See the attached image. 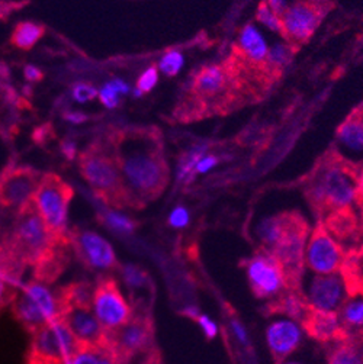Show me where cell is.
I'll use <instances>...</instances> for the list:
<instances>
[{"label":"cell","instance_id":"cell-6","mask_svg":"<svg viewBox=\"0 0 363 364\" xmlns=\"http://www.w3.org/2000/svg\"><path fill=\"white\" fill-rule=\"evenodd\" d=\"M73 198L71 186L60 176L46 174L36 188L32 203L43 218L47 228L58 241H70L68 223V205Z\"/></svg>","mask_w":363,"mask_h":364},{"label":"cell","instance_id":"cell-11","mask_svg":"<svg viewBox=\"0 0 363 364\" xmlns=\"http://www.w3.org/2000/svg\"><path fill=\"white\" fill-rule=\"evenodd\" d=\"M308 240V225L304 218L297 212H288L286 228L270 251L275 259L282 264L288 280L298 279L304 270V252Z\"/></svg>","mask_w":363,"mask_h":364},{"label":"cell","instance_id":"cell-34","mask_svg":"<svg viewBox=\"0 0 363 364\" xmlns=\"http://www.w3.org/2000/svg\"><path fill=\"white\" fill-rule=\"evenodd\" d=\"M182 65H184V57H182V54L179 51H169L160 60V64H159L160 70L169 77L176 76L179 70L182 68Z\"/></svg>","mask_w":363,"mask_h":364},{"label":"cell","instance_id":"cell-4","mask_svg":"<svg viewBox=\"0 0 363 364\" xmlns=\"http://www.w3.org/2000/svg\"><path fill=\"white\" fill-rule=\"evenodd\" d=\"M79 167L99 199L115 208L128 205L122 177L114 156L106 153L100 144L90 145L80 154Z\"/></svg>","mask_w":363,"mask_h":364},{"label":"cell","instance_id":"cell-38","mask_svg":"<svg viewBox=\"0 0 363 364\" xmlns=\"http://www.w3.org/2000/svg\"><path fill=\"white\" fill-rule=\"evenodd\" d=\"M191 221V215L186 208L177 206L169 215V225L173 228H185Z\"/></svg>","mask_w":363,"mask_h":364},{"label":"cell","instance_id":"cell-18","mask_svg":"<svg viewBox=\"0 0 363 364\" xmlns=\"http://www.w3.org/2000/svg\"><path fill=\"white\" fill-rule=\"evenodd\" d=\"M304 326L294 318H278L266 328V343L272 354L285 358L293 354L302 343Z\"/></svg>","mask_w":363,"mask_h":364},{"label":"cell","instance_id":"cell-39","mask_svg":"<svg viewBox=\"0 0 363 364\" xmlns=\"http://www.w3.org/2000/svg\"><path fill=\"white\" fill-rule=\"evenodd\" d=\"M196 322L199 323L201 330H202V333L205 334L206 338L212 340V338H215V337L218 336V325H216V322H215L211 316L201 314V315L196 318Z\"/></svg>","mask_w":363,"mask_h":364},{"label":"cell","instance_id":"cell-16","mask_svg":"<svg viewBox=\"0 0 363 364\" xmlns=\"http://www.w3.org/2000/svg\"><path fill=\"white\" fill-rule=\"evenodd\" d=\"M61 319L68 326V330L76 337L80 346H100L106 344L107 333L93 315L89 306L65 305Z\"/></svg>","mask_w":363,"mask_h":364},{"label":"cell","instance_id":"cell-17","mask_svg":"<svg viewBox=\"0 0 363 364\" xmlns=\"http://www.w3.org/2000/svg\"><path fill=\"white\" fill-rule=\"evenodd\" d=\"M150 337V325L144 319L132 316L131 321H128L117 331L107 333L106 344L121 360L122 357H128L144 350L149 346Z\"/></svg>","mask_w":363,"mask_h":364},{"label":"cell","instance_id":"cell-41","mask_svg":"<svg viewBox=\"0 0 363 364\" xmlns=\"http://www.w3.org/2000/svg\"><path fill=\"white\" fill-rule=\"evenodd\" d=\"M23 75H25V79L28 82H32V83L40 82L44 77L43 71L38 67H35V65H26L25 70H23Z\"/></svg>","mask_w":363,"mask_h":364},{"label":"cell","instance_id":"cell-31","mask_svg":"<svg viewBox=\"0 0 363 364\" xmlns=\"http://www.w3.org/2000/svg\"><path fill=\"white\" fill-rule=\"evenodd\" d=\"M121 276L125 284L130 286L131 289H141L147 283V274L134 264H125L121 270Z\"/></svg>","mask_w":363,"mask_h":364},{"label":"cell","instance_id":"cell-14","mask_svg":"<svg viewBox=\"0 0 363 364\" xmlns=\"http://www.w3.org/2000/svg\"><path fill=\"white\" fill-rule=\"evenodd\" d=\"M40 173L29 167H12L0 177V205L16 212L32 202Z\"/></svg>","mask_w":363,"mask_h":364},{"label":"cell","instance_id":"cell-5","mask_svg":"<svg viewBox=\"0 0 363 364\" xmlns=\"http://www.w3.org/2000/svg\"><path fill=\"white\" fill-rule=\"evenodd\" d=\"M12 301L16 318L32 331L61 318L65 308L63 290L58 292L43 280L25 284Z\"/></svg>","mask_w":363,"mask_h":364},{"label":"cell","instance_id":"cell-22","mask_svg":"<svg viewBox=\"0 0 363 364\" xmlns=\"http://www.w3.org/2000/svg\"><path fill=\"white\" fill-rule=\"evenodd\" d=\"M342 328L350 334H363V289L350 294L337 312Z\"/></svg>","mask_w":363,"mask_h":364},{"label":"cell","instance_id":"cell-47","mask_svg":"<svg viewBox=\"0 0 363 364\" xmlns=\"http://www.w3.org/2000/svg\"><path fill=\"white\" fill-rule=\"evenodd\" d=\"M185 314H186L189 318H192V319H196V318L201 315L198 306H195V305L186 306V308H185Z\"/></svg>","mask_w":363,"mask_h":364},{"label":"cell","instance_id":"cell-48","mask_svg":"<svg viewBox=\"0 0 363 364\" xmlns=\"http://www.w3.org/2000/svg\"><path fill=\"white\" fill-rule=\"evenodd\" d=\"M31 364H48V363H44V361H40V360H35V358H31Z\"/></svg>","mask_w":363,"mask_h":364},{"label":"cell","instance_id":"cell-8","mask_svg":"<svg viewBox=\"0 0 363 364\" xmlns=\"http://www.w3.org/2000/svg\"><path fill=\"white\" fill-rule=\"evenodd\" d=\"M80 347L65 322L58 318L33 331L32 358L48 364H64Z\"/></svg>","mask_w":363,"mask_h":364},{"label":"cell","instance_id":"cell-32","mask_svg":"<svg viewBox=\"0 0 363 364\" xmlns=\"http://www.w3.org/2000/svg\"><path fill=\"white\" fill-rule=\"evenodd\" d=\"M157 80H159V71L156 67H150L145 70L137 82V87H135V93H134L135 97L152 92L154 89V86L157 85Z\"/></svg>","mask_w":363,"mask_h":364},{"label":"cell","instance_id":"cell-37","mask_svg":"<svg viewBox=\"0 0 363 364\" xmlns=\"http://www.w3.org/2000/svg\"><path fill=\"white\" fill-rule=\"evenodd\" d=\"M71 96L79 103H86L98 96V90L89 83H78L71 89Z\"/></svg>","mask_w":363,"mask_h":364},{"label":"cell","instance_id":"cell-21","mask_svg":"<svg viewBox=\"0 0 363 364\" xmlns=\"http://www.w3.org/2000/svg\"><path fill=\"white\" fill-rule=\"evenodd\" d=\"M322 227L337 241L353 237L359 230V220L354 212V206L335 210L324 216Z\"/></svg>","mask_w":363,"mask_h":364},{"label":"cell","instance_id":"cell-44","mask_svg":"<svg viewBox=\"0 0 363 364\" xmlns=\"http://www.w3.org/2000/svg\"><path fill=\"white\" fill-rule=\"evenodd\" d=\"M61 153L68 159V160H73L76 157V144L70 141V139H65L61 142Z\"/></svg>","mask_w":363,"mask_h":364},{"label":"cell","instance_id":"cell-12","mask_svg":"<svg viewBox=\"0 0 363 364\" xmlns=\"http://www.w3.org/2000/svg\"><path fill=\"white\" fill-rule=\"evenodd\" d=\"M304 267L311 274L340 273L344 267L343 247L322 225H318L307 240Z\"/></svg>","mask_w":363,"mask_h":364},{"label":"cell","instance_id":"cell-46","mask_svg":"<svg viewBox=\"0 0 363 364\" xmlns=\"http://www.w3.org/2000/svg\"><path fill=\"white\" fill-rule=\"evenodd\" d=\"M64 119L71 122V124H83L89 118L82 112H67V114H64Z\"/></svg>","mask_w":363,"mask_h":364},{"label":"cell","instance_id":"cell-23","mask_svg":"<svg viewBox=\"0 0 363 364\" xmlns=\"http://www.w3.org/2000/svg\"><path fill=\"white\" fill-rule=\"evenodd\" d=\"M64 364H120V358L107 344L82 346Z\"/></svg>","mask_w":363,"mask_h":364},{"label":"cell","instance_id":"cell-10","mask_svg":"<svg viewBox=\"0 0 363 364\" xmlns=\"http://www.w3.org/2000/svg\"><path fill=\"white\" fill-rule=\"evenodd\" d=\"M93 315L106 333H114L132 319V308L112 279H102L95 284L90 304Z\"/></svg>","mask_w":363,"mask_h":364},{"label":"cell","instance_id":"cell-36","mask_svg":"<svg viewBox=\"0 0 363 364\" xmlns=\"http://www.w3.org/2000/svg\"><path fill=\"white\" fill-rule=\"evenodd\" d=\"M14 277L0 266V308L5 306L14 299V292H12V284L11 280Z\"/></svg>","mask_w":363,"mask_h":364},{"label":"cell","instance_id":"cell-33","mask_svg":"<svg viewBox=\"0 0 363 364\" xmlns=\"http://www.w3.org/2000/svg\"><path fill=\"white\" fill-rule=\"evenodd\" d=\"M308 306L305 305L304 299L295 296V295H288L280 301V309L289 316L294 319H300L304 315V311Z\"/></svg>","mask_w":363,"mask_h":364},{"label":"cell","instance_id":"cell-42","mask_svg":"<svg viewBox=\"0 0 363 364\" xmlns=\"http://www.w3.org/2000/svg\"><path fill=\"white\" fill-rule=\"evenodd\" d=\"M265 2L278 18H280L285 9L288 8V0H265Z\"/></svg>","mask_w":363,"mask_h":364},{"label":"cell","instance_id":"cell-15","mask_svg":"<svg viewBox=\"0 0 363 364\" xmlns=\"http://www.w3.org/2000/svg\"><path fill=\"white\" fill-rule=\"evenodd\" d=\"M70 241L89 269L96 272L115 269L118 262L114 247L100 234L89 230L76 231L75 234H70Z\"/></svg>","mask_w":363,"mask_h":364},{"label":"cell","instance_id":"cell-43","mask_svg":"<svg viewBox=\"0 0 363 364\" xmlns=\"http://www.w3.org/2000/svg\"><path fill=\"white\" fill-rule=\"evenodd\" d=\"M356 206L363 212V164L356 183Z\"/></svg>","mask_w":363,"mask_h":364},{"label":"cell","instance_id":"cell-7","mask_svg":"<svg viewBox=\"0 0 363 364\" xmlns=\"http://www.w3.org/2000/svg\"><path fill=\"white\" fill-rule=\"evenodd\" d=\"M330 9L332 2L329 0H297L279 18L280 36L297 53L311 40Z\"/></svg>","mask_w":363,"mask_h":364},{"label":"cell","instance_id":"cell-3","mask_svg":"<svg viewBox=\"0 0 363 364\" xmlns=\"http://www.w3.org/2000/svg\"><path fill=\"white\" fill-rule=\"evenodd\" d=\"M61 242L68 241H58L47 228L33 203L29 202L18 210L12 235L5 250L0 251L18 267L22 264L36 266Z\"/></svg>","mask_w":363,"mask_h":364},{"label":"cell","instance_id":"cell-27","mask_svg":"<svg viewBox=\"0 0 363 364\" xmlns=\"http://www.w3.org/2000/svg\"><path fill=\"white\" fill-rule=\"evenodd\" d=\"M102 223L115 234L127 235L135 230V223L130 216L122 215L117 210H106L102 213Z\"/></svg>","mask_w":363,"mask_h":364},{"label":"cell","instance_id":"cell-24","mask_svg":"<svg viewBox=\"0 0 363 364\" xmlns=\"http://www.w3.org/2000/svg\"><path fill=\"white\" fill-rule=\"evenodd\" d=\"M286 221H288V212L266 218V220H263L258 225V230H256L258 240L268 250V252H270L282 238L286 228Z\"/></svg>","mask_w":363,"mask_h":364},{"label":"cell","instance_id":"cell-30","mask_svg":"<svg viewBox=\"0 0 363 364\" xmlns=\"http://www.w3.org/2000/svg\"><path fill=\"white\" fill-rule=\"evenodd\" d=\"M329 364H363V353L354 344L342 343L332 351Z\"/></svg>","mask_w":363,"mask_h":364},{"label":"cell","instance_id":"cell-40","mask_svg":"<svg viewBox=\"0 0 363 364\" xmlns=\"http://www.w3.org/2000/svg\"><path fill=\"white\" fill-rule=\"evenodd\" d=\"M230 326H231V331H233L236 340H237L241 346H247L250 340H248V333H247V330H246V326H244L240 321H237V319H233L231 323H230Z\"/></svg>","mask_w":363,"mask_h":364},{"label":"cell","instance_id":"cell-26","mask_svg":"<svg viewBox=\"0 0 363 364\" xmlns=\"http://www.w3.org/2000/svg\"><path fill=\"white\" fill-rule=\"evenodd\" d=\"M95 286L86 282L73 283L63 290V296L65 305H76V306H89L93 298Z\"/></svg>","mask_w":363,"mask_h":364},{"label":"cell","instance_id":"cell-9","mask_svg":"<svg viewBox=\"0 0 363 364\" xmlns=\"http://www.w3.org/2000/svg\"><path fill=\"white\" fill-rule=\"evenodd\" d=\"M350 295L344 274H311L302 287V299L312 312L337 314Z\"/></svg>","mask_w":363,"mask_h":364},{"label":"cell","instance_id":"cell-49","mask_svg":"<svg viewBox=\"0 0 363 364\" xmlns=\"http://www.w3.org/2000/svg\"><path fill=\"white\" fill-rule=\"evenodd\" d=\"M290 364H294V363H290Z\"/></svg>","mask_w":363,"mask_h":364},{"label":"cell","instance_id":"cell-45","mask_svg":"<svg viewBox=\"0 0 363 364\" xmlns=\"http://www.w3.org/2000/svg\"><path fill=\"white\" fill-rule=\"evenodd\" d=\"M216 163H218V159H216L215 156H206V157H204V159L199 161V164L196 166V173H204V171L212 168Z\"/></svg>","mask_w":363,"mask_h":364},{"label":"cell","instance_id":"cell-29","mask_svg":"<svg viewBox=\"0 0 363 364\" xmlns=\"http://www.w3.org/2000/svg\"><path fill=\"white\" fill-rule=\"evenodd\" d=\"M204 151H205L204 147L202 149L198 147L182 157V160L179 163V168H177L179 181H182V183H188V181H191L194 178V176L196 173V166L204 159Z\"/></svg>","mask_w":363,"mask_h":364},{"label":"cell","instance_id":"cell-20","mask_svg":"<svg viewBox=\"0 0 363 364\" xmlns=\"http://www.w3.org/2000/svg\"><path fill=\"white\" fill-rule=\"evenodd\" d=\"M305 328L318 341L336 340L343 333L337 314L312 312L305 318Z\"/></svg>","mask_w":363,"mask_h":364},{"label":"cell","instance_id":"cell-19","mask_svg":"<svg viewBox=\"0 0 363 364\" xmlns=\"http://www.w3.org/2000/svg\"><path fill=\"white\" fill-rule=\"evenodd\" d=\"M233 50L250 63L265 65L269 64V50L256 28L247 25L240 33L238 44L233 46Z\"/></svg>","mask_w":363,"mask_h":364},{"label":"cell","instance_id":"cell-25","mask_svg":"<svg viewBox=\"0 0 363 364\" xmlns=\"http://www.w3.org/2000/svg\"><path fill=\"white\" fill-rule=\"evenodd\" d=\"M46 35V28L35 22H21L12 32L11 44L23 51L32 50Z\"/></svg>","mask_w":363,"mask_h":364},{"label":"cell","instance_id":"cell-13","mask_svg":"<svg viewBox=\"0 0 363 364\" xmlns=\"http://www.w3.org/2000/svg\"><path fill=\"white\" fill-rule=\"evenodd\" d=\"M246 274L251 289L259 298H276L286 287L288 276L273 254L265 251L246 263Z\"/></svg>","mask_w":363,"mask_h":364},{"label":"cell","instance_id":"cell-2","mask_svg":"<svg viewBox=\"0 0 363 364\" xmlns=\"http://www.w3.org/2000/svg\"><path fill=\"white\" fill-rule=\"evenodd\" d=\"M362 163L352 161L337 150L327 151L302 178V192L314 212L329 213L356 206V183Z\"/></svg>","mask_w":363,"mask_h":364},{"label":"cell","instance_id":"cell-28","mask_svg":"<svg viewBox=\"0 0 363 364\" xmlns=\"http://www.w3.org/2000/svg\"><path fill=\"white\" fill-rule=\"evenodd\" d=\"M130 92V87L127 83H124L120 79H115L112 82L106 83L99 92L98 97L107 109H115L120 105V96L127 95Z\"/></svg>","mask_w":363,"mask_h":364},{"label":"cell","instance_id":"cell-1","mask_svg":"<svg viewBox=\"0 0 363 364\" xmlns=\"http://www.w3.org/2000/svg\"><path fill=\"white\" fill-rule=\"evenodd\" d=\"M128 205L142 206L159 198L169 183L162 134L156 128H127L109 135Z\"/></svg>","mask_w":363,"mask_h":364},{"label":"cell","instance_id":"cell-35","mask_svg":"<svg viewBox=\"0 0 363 364\" xmlns=\"http://www.w3.org/2000/svg\"><path fill=\"white\" fill-rule=\"evenodd\" d=\"M256 18L259 22H262L263 25H266L269 29L275 31V32H280V21L279 18L270 11V8L268 6V4L265 2V0H262L259 8H258V14H256Z\"/></svg>","mask_w":363,"mask_h":364}]
</instances>
